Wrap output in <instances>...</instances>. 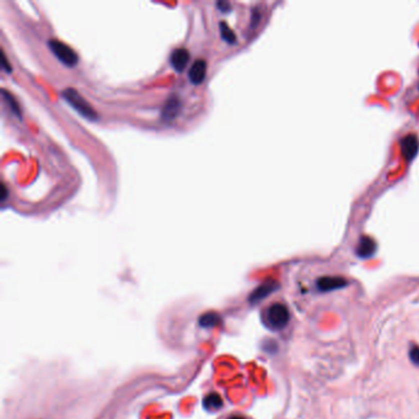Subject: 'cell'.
I'll return each mask as SVG.
<instances>
[{"label": "cell", "instance_id": "obj_15", "mask_svg": "<svg viewBox=\"0 0 419 419\" xmlns=\"http://www.w3.org/2000/svg\"><path fill=\"white\" fill-rule=\"evenodd\" d=\"M410 358L413 364L419 365V347L418 346H412L410 349Z\"/></svg>", "mask_w": 419, "mask_h": 419}, {"label": "cell", "instance_id": "obj_2", "mask_svg": "<svg viewBox=\"0 0 419 419\" xmlns=\"http://www.w3.org/2000/svg\"><path fill=\"white\" fill-rule=\"evenodd\" d=\"M63 98H66V101L68 102V104H70L82 116H84L90 120H98V112L94 110V107L91 106L76 90H74L72 88H66V90L63 91Z\"/></svg>", "mask_w": 419, "mask_h": 419}, {"label": "cell", "instance_id": "obj_16", "mask_svg": "<svg viewBox=\"0 0 419 419\" xmlns=\"http://www.w3.org/2000/svg\"><path fill=\"white\" fill-rule=\"evenodd\" d=\"M216 5H218V8H219V10H222V12H230V9H232V5H230V2H219Z\"/></svg>", "mask_w": 419, "mask_h": 419}, {"label": "cell", "instance_id": "obj_12", "mask_svg": "<svg viewBox=\"0 0 419 419\" xmlns=\"http://www.w3.org/2000/svg\"><path fill=\"white\" fill-rule=\"evenodd\" d=\"M204 408L208 410H220V408L222 407V397L219 396L218 394H209L208 396H206V398H204Z\"/></svg>", "mask_w": 419, "mask_h": 419}, {"label": "cell", "instance_id": "obj_9", "mask_svg": "<svg viewBox=\"0 0 419 419\" xmlns=\"http://www.w3.org/2000/svg\"><path fill=\"white\" fill-rule=\"evenodd\" d=\"M206 74V63L204 59H197L188 70V78L193 84H200Z\"/></svg>", "mask_w": 419, "mask_h": 419}, {"label": "cell", "instance_id": "obj_3", "mask_svg": "<svg viewBox=\"0 0 419 419\" xmlns=\"http://www.w3.org/2000/svg\"><path fill=\"white\" fill-rule=\"evenodd\" d=\"M48 46H50L53 54H54L62 63L66 64V66H75L78 64L79 58H78L76 52H75L72 47H69L68 44L59 41V40H50Z\"/></svg>", "mask_w": 419, "mask_h": 419}, {"label": "cell", "instance_id": "obj_8", "mask_svg": "<svg viewBox=\"0 0 419 419\" xmlns=\"http://www.w3.org/2000/svg\"><path fill=\"white\" fill-rule=\"evenodd\" d=\"M188 60H190V52H188V50H186V48H176V50H174V52L171 53L170 62L174 70H184V69L186 68Z\"/></svg>", "mask_w": 419, "mask_h": 419}, {"label": "cell", "instance_id": "obj_19", "mask_svg": "<svg viewBox=\"0 0 419 419\" xmlns=\"http://www.w3.org/2000/svg\"><path fill=\"white\" fill-rule=\"evenodd\" d=\"M229 419H245L244 417H236V416H234V417H230Z\"/></svg>", "mask_w": 419, "mask_h": 419}, {"label": "cell", "instance_id": "obj_6", "mask_svg": "<svg viewBox=\"0 0 419 419\" xmlns=\"http://www.w3.org/2000/svg\"><path fill=\"white\" fill-rule=\"evenodd\" d=\"M279 288V284L276 283V280H267L264 283L260 284V286H257L254 292L250 295L248 300L251 304H257L262 302L263 299H266L267 296H270V294L276 292V289Z\"/></svg>", "mask_w": 419, "mask_h": 419}, {"label": "cell", "instance_id": "obj_14", "mask_svg": "<svg viewBox=\"0 0 419 419\" xmlns=\"http://www.w3.org/2000/svg\"><path fill=\"white\" fill-rule=\"evenodd\" d=\"M220 34H222V37L228 42V44H235L236 42V36L232 32V30L229 28L226 22H220Z\"/></svg>", "mask_w": 419, "mask_h": 419}, {"label": "cell", "instance_id": "obj_10", "mask_svg": "<svg viewBox=\"0 0 419 419\" xmlns=\"http://www.w3.org/2000/svg\"><path fill=\"white\" fill-rule=\"evenodd\" d=\"M180 111H181V101L177 96H171L170 98H168L162 108V118L166 120H172L178 116Z\"/></svg>", "mask_w": 419, "mask_h": 419}, {"label": "cell", "instance_id": "obj_17", "mask_svg": "<svg viewBox=\"0 0 419 419\" xmlns=\"http://www.w3.org/2000/svg\"><path fill=\"white\" fill-rule=\"evenodd\" d=\"M2 66H4V69L6 72H12V66H9V64H8V62H6V57H5V54L4 53H2Z\"/></svg>", "mask_w": 419, "mask_h": 419}, {"label": "cell", "instance_id": "obj_5", "mask_svg": "<svg viewBox=\"0 0 419 419\" xmlns=\"http://www.w3.org/2000/svg\"><path fill=\"white\" fill-rule=\"evenodd\" d=\"M402 154L407 161H412L419 152V139L416 134H407L400 140Z\"/></svg>", "mask_w": 419, "mask_h": 419}, {"label": "cell", "instance_id": "obj_13", "mask_svg": "<svg viewBox=\"0 0 419 419\" xmlns=\"http://www.w3.org/2000/svg\"><path fill=\"white\" fill-rule=\"evenodd\" d=\"M2 96H4L5 101H6L8 104H9V106H10V108H12V111L14 112L16 116L21 118L20 106H18V102H16V100L14 98V96H12L10 92H8V91L5 90V88H2Z\"/></svg>", "mask_w": 419, "mask_h": 419}, {"label": "cell", "instance_id": "obj_4", "mask_svg": "<svg viewBox=\"0 0 419 419\" xmlns=\"http://www.w3.org/2000/svg\"><path fill=\"white\" fill-rule=\"evenodd\" d=\"M347 286H348L347 279H344L343 276H321V278H318V282H316V288H318V292H333V290L346 288Z\"/></svg>", "mask_w": 419, "mask_h": 419}, {"label": "cell", "instance_id": "obj_18", "mask_svg": "<svg viewBox=\"0 0 419 419\" xmlns=\"http://www.w3.org/2000/svg\"><path fill=\"white\" fill-rule=\"evenodd\" d=\"M2 200H4L5 198H6V188H5V186H2Z\"/></svg>", "mask_w": 419, "mask_h": 419}, {"label": "cell", "instance_id": "obj_7", "mask_svg": "<svg viewBox=\"0 0 419 419\" xmlns=\"http://www.w3.org/2000/svg\"><path fill=\"white\" fill-rule=\"evenodd\" d=\"M376 250H378V245H376L374 238H372L370 236L362 235V238H359L356 254L359 258L366 260L374 256Z\"/></svg>", "mask_w": 419, "mask_h": 419}, {"label": "cell", "instance_id": "obj_11", "mask_svg": "<svg viewBox=\"0 0 419 419\" xmlns=\"http://www.w3.org/2000/svg\"><path fill=\"white\" fill-rule=\"evenodd\" d=\"M220 321H222V318H220L216 312H213V311L203 314V315L200 318V324L202 327H204V328H212V327H216L220 324Z\"/></svg>", "mask_w": 419, "mask_h": 419}, {"label": "cell", "instance_id": "obj_1", "mask_svg": "<svg viewBox=\"0 0 419 419\" xmlns=\"http://www.w3.org/2000/svg\"><path fill=\"white\" fill-rule=\"evenodd\" d=\"M266 324L273 331H279L286 327L289 324L290 314L288 308L284 304L276 302L270 305L266 311Z\"/></svg>", "mask_w": 419, "mask_h": 419}]
</instances>
